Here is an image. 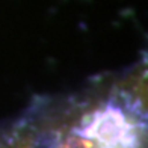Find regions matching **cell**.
I'll use <instances>...</instances> for the list:
<instances>
[{
	"label": "cell",
	"mask_w": 148,
	"mask_h": 148,
	"mask_svg": "<svg viewBox=\"0 0 148 148\" xmlns=\"http://www.w3.org/2000/svg\"><path fill=\"white\" fill-rule=\"evenodd\" d=\"M20 119L38 148H148L147 60L66 95L38 97Z\"/></svg>",
	"instance_id": "6da1fadb"
},
{
	"label": "cell",
	"mask_w": 148,
	"mask_h": 148,
	"mask_svg": "<svg viewBox=\"0 0 148 148\" xmlns=\"http://www.w3.org/2000/svg\"><path fill=\"white\" fill-rule=\"evenodd\" d=\"M0 148H38L27 127L17 118L0 124Z\"/></svg>",
	"instance_id": "7a4b0ae2"
}]
</instances>
